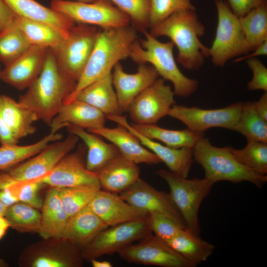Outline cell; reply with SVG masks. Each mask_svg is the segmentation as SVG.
Segmentation results:
<instances>
[{"label":"cell","instance_id":"1","mask_svg":"<svg viewBox=\"0 0 267 267\" xmlns=\"http://www.w3.org/2000/svg\"><path fill=\"white\" fill-rule=\"evenodd\" d=\"M137 31L132 26L102 29L81 76L64 104L74 100L85 88L111 73L120 61L129 57Z\"/></svg>","mask_w":267,"mask_h":267},{"label":"cell","instance_id":"2","mask_svg":"<svg viewBox=\"0 0 267 267\" xmlns=\"http://www.w3.org/2000/svg\"><path fill=\"white\" fill-rule=\"evenodd\" d=\"M195 10L177 12L150 27L149 32L156 38H169L178 48L177 62L188 70L199 69L205 58L209 57V48L199 39L204 34L205 27Z\"/></svg>","mask_w":267,"mask_h":267},{"label":"cell","instance_id":"3","mask_svg":"<svg viewBox=\"0 0 267 267\" xmlns=\"http://www.w3.org/2000/svg\"><path fill=\"white\" fill-rule=\"evenodd\" d=\"M76 84L77 82L60 73L54 53L48 48L40 74L19 97L18 102L36 112L40 120L50 126Z\"/></svg>","mask_w":267,"mask_h":267},{"label":"cell","instance_id":"4","mask_svg":"<svg viewBox=\"0 0 267 267\" xmlns=\"http://www.w3.org/2000/svg\"><path fill=\"white\" fill-rule=\"evenodd\" d=\"M142 32L145 38L134 42L129 57L138 64L150 63L159 76L172 82L175 95L186 98L193 94L198 81L186 77L178 68L173 54V43H163L146 30Z\"/></svg>","mask_w":267,"mask_h":267},{"label":"cell","instance_id":"5","mask_svg":"<svg viewBox=\"0 0 267 267\" xmlns=\"http://www.w3.org/2000/svg\"><path fill=\"white\" fill-rule=\"evenodd\" d=\"M193 155L194 160L203 167L204 178L214 183L224 180L248 181L261 188L267 181V175L257 174L239 162L233 155L231 146H215L204 136L193 147Z\"/></svg>","mask_w":267,"mask_h":267},{"label":"cell","instance_id":"6","mask_svg":"<svg viewBox=\"0 0 267 267\" xmlns=\"http://www.w3.org/2000/svg\"><path fill=\"white\" fill-rule=\"evenodd\" d=\"M156 174L167 183L169 194L187 227L199 235V208L215 183L205 178L189 179L164 169L158 170Z\"/></svg>","mask_w":267,"mask_h":267},{"label":"cell","instance_id":"7","mask_svg":"<svg viewBox=\"0 0 267 267\" xmlns=\"http://www.w3.org/2000/svg\"><path fill=\"white\" fill-rule=\"evenodd\" d=\"M218 23L216 36L209 56L217 67H223L230 59L252 51L242 29L239 18L231 10L226 2L215 0Z\"/></svg>","mask_w":267,"mask_h":267},{"label":"cell","instance_id":"8","mask_svg":"<svg viewBox=\"0 0 267 267\" xmlns=\"http://www.w3.org/2000/svg\"><path fill=\"white\" fill-rule=\"evenodd\" d=\"M99 32L96 26L80 23L75 25L60 46L52 50L62 74L78 81L92 52Z\"/></svg>","mask_w":267,"mask_h":267},{"label":"cell","instance_id":"9","mask_svg":"<svg viewBox=\"0 0 267 267\" xmlns=\"http://www.w3.org/2000/svg\"><path fill=\"white\" fill-rule=\"evenodd\" d=\"M82 250L63 238H48L27 246L18 262L23 267H81Z\"/></svg>","mask_w":267,"mask_h":267},{"label":"cell","instance_id":"10","mask_svg":"<svg viewBox=\"0 0 267 267\" xmlns=\"http://www.w3.org/2000/svg\"><path fill=\"white\" fill-rule=\"evenodd\" d=\"M51 8L72 19L75 22L101 29L130 25L129 17L113 6L110 0H95L92 2L52 0Z\"/></svg>","mask_w":267,"mask_h":267},{"label":"cell","instance_id":"11","mask_svg":"<svg viewBox=\"0 0 267 267\" xmlns=\"http://www.w3.org/2000/svg\"><path fill=\"white\" fill-rule=\"evenodd\" d=\"M152 233L146 218L109 226L82 249V257L84 260L90 261L104 255L118 253Z\"/></svg>","mask_w":267,"mask_h":267},{"label":"cell","instance_id":"12","mask_svg":"<svg viewBox=\"0 0 267 267\" xmlns=\"http://www.w3.org/2000/svg\"><path fill=\"white\" fill-rule=\"evenodd\" d=\"M175 93L163 78H158L139 93L128 109L135 124H155L166 116L175 104Z\"/></svg>","mask_w":267,"mask_h":267},{"label":"cell","instance_id":"13","mask_svg":"<svg viewBox=\"0 0 267 267\" xmlns=\"http://www.w3.org/2000/svg\"><path fill=\"white\" fill-rule=\"evenodd\" d=\"M242 102H236L218 109H204L198 107L174 105L168 116L178 120L187 128L204 133L212 128L234 130L237 123Z\"/></svg>","mask_w":267,"mask_h":267},{"label":"cell","instance_id":"14","mask_svg":"<svg viewBox=\"0 0 267 267\" xmlns=\"http://www.w3.org/2000/svg\"><path fill=\"white\" fill-rule=\"evenodd\" d=\"M118 254L122 259L130 263L162 267H194L152 233L126 247Z\"/></svg>","mask_w":267,"mask_h":267},{"label":"cell","instance_id":"15","mask_svg":"<svg viewBox=\"0 0 267 267\" xmlns=\"http://www.w3.org/2000/svg\"><path fill=\"white\" fill-rule=\"evenodd\" d=\"M79 138L70 134L64 140L49 143L35 156L10 169L8 174L16 180L39 179L49 173L66 155L72 152Z\"/></svg>","mask_w":267,"mask_h":267},{"label":"cell","instance_id":"16","mask_svg":"<svg viewBox=\"0 0 267 267\" xmlns=\"http://www.w3.org/2000/svg\"><path fill=\"white\" fill-rule=\"evenodd\" d=\"M119 195L128 203L147 214L165 215L187 227L169 194L157 190L140 178Z\"/></svg>","mask_w":267,"mask_h":267},{"label":"cell","instance_id":"17","mask_svg":"<svg viewBox=\"0 0 267 267\" xmlns=\"http://www.w3.org/2000/svg\"><path fill=\"white\" fill-rule=\"evenodd\" d=\"M84 149L81 146L76 151L69 153L49 173L36 180L58 188L87 184L100 186L98 174L88 170L86 167L83 158Z\"/></svg>","mask_w":267,"mask_h":267},{"label":"cell","instance_id":"18","mask_svg":"<svg viewBox=\"0 0 267 267\" xmlns=\"http://www.w3.org/2000/svg\"><path fill=\"white\" fill-rule=\"evenodd\" d=\"M134 74L124 71L120 62L113 68L112 83L121 112H128L133 100L158 78L159 74L152 65L138 64Z\"/></svg>","mask_w":267,"mask_h":267},{"label":"cell","instance_id":"19","mask_svg":"<svg viewBox=\"0 0 267 267\" xmlns=\"http://www.w3.org/2000/svg\"><path fill=\"white\" fill-rule=\"evenodd\" d=\"M106 119L122 125L135 135L141 143L155 154L169 171L187 178L194 161L193 148H173L147 138L136 132L122 115H107Z\"/></svg>","mask_w":267,"mask_h":267},{"label":"cell","instance_id":"20","mask_svg":"<svg viewBox=\"0 0 267 267\" xmlns=\"http://www.w3.org/2000/svg\"><path fill=\"white\" fill-rule=\"evenodd\" d=\"M48 49L32 45L21 55L5 66L2 69L1 80L18 89H27L40 74Z\"/></svg>","mask_w":267,"mask_h":267},{"label":"cell","instance_id":"21","mask_svg":"<svg viewBox=\"0 0 267 267\" xmlns=\"http://www.w3.org/2000/svg\"><path fill=\"white\" fill-rule=\"evenodd\" d=\"M88 206L108 227L144 219L148 214L128 203L119 194L101 188Z\"/></svg>","mask_w":267,"mask_h":267},{"label":"cell","instance_id":"22","mask_svg":"<svg viewBox=\"0 0 267 267\" xmlns=\"http://www.w3.org/2000/svg\"><path fill=\"white\" fill-rule=\"evenodd\" d=\"M106 116L91 105L75 99L64 104L50 125V132L57 133L70 124L89 131L105 126Z\"/></svg>","mask_w":267,"mask_h":267},{"label":"cell","instance_id":"23","mask_svg":"<svg viewBox=\"0 0 267 267\" xmlns=\"http://www.w3.org/2000/svg\"><path fill=\"white\" fill-rule=\"evenodd\" d=\"M104 137L114 144L121 153L136 164H158L161 160L141 143L138 138L124 126L118 124L113 128L105 126L88 131Z\"/></svg>","mask_w":267,"mask_h":267},{"label":"cell","instance_id":"24","mask_svg":"<svg viewBox=\"0 0 267 267\" xmlns=\"http://www.w3.org/2000/svg\"><path fill=\"white\" fill-rule=\"evenodd\" d=\"M15 15L42 22L59 32L65 39L75 26V21L68 16L35 0H3Z\"/></svg>","mask_w":267,"mask_h":267},{"label":"cell","instance_id":"25","mask_svg":"<svg viewBox=\"0 0 267 267\" xmlns=\"http://www.w3.org/2000/svg\"><path fill=\"white\" fill-rule=\"evenodd\" d=\"M137 164L122 154L98 173L102 189L120 193L133 185L140 177Z\"/></svg>","mask_w":267,"mask_h":267},{"label":"cell","instance_id":"26","mask_svg":"<svg viewBox=\"0 0 267 267\" xmlns=\"http://www.w3.org/2000/svg\"><path fill=\"white\" fill-rule=\"evenodd\" d=\"M66 127L70 134L81 138L87 146L88 150L85 165L87 169L92 172L98 174L121 154L114 144L105 142L96 134L70 124Z\"/></svg>","mask_w":267,"mask_h":267},{"label":"cell","instance_id":"27","mask_svg":"<svg viewBox=\"0 0 267 267\" xmlns=\"http://www.w3.org/2000/svg\"><path fill=\"white\" fill-rule=\"evenodd\" d=\"M108 227L88 205L69 217L62 238L83 249Z\"/></svg>","mask_w":267,"mask_h":267},{"label":"cell","instance_id":"28","mask_svg":"<svg viewBox=\"0 0 267 267\" xmlns=\"http://www.w3.org/2000/svg\"><path fill=\"white\" fill-rule=\"evenodd\" d=\"M0 111L6 125L18 140L35 133L34 123L40 120L38 114L5 95H0Z\"/></svg>","mask_w":267,"mask_h":267},{"label":"cell","instance_id":"29","mask_svg":"<svg viewBox=\"0 0 267 267\" xmlns=\"http://www.w3.org/2000/svg\"><path fill=\"white\" fill-rule=\"evenodd\" d=\"M111 73L85 88L75 99L91 105L105 116L122 115Z\"/></svg>","mask_w":267,"mask_h":267},{"label":"cell","instance_id":"30","mask_svg":"<svg viewBox=\"0 0 267 267\" xmlns=\"http://www.w3.org/2000/svg\"><path fill=\"white\" fill-rule=\"evenodd\" d=\"M39 231L43 239L62 238L69 218L62 206L58 188L51 187L42 207Z\"/></svg>","mask_w":267,"mask_h":267},{"label":"cell","instance_id":"31","mask_svg":"<svg viewBox=\"0 0 267 267\" xmlns=\"http://www.w3.org/2000/svg\"><path fill=\"white\" fill-rule=\"evenodd\" d=\"M165 243L194 267L206 261L215 250L214 245L202 239L187 227L181 229Z\"/></svg>","mask_w":267,"mask_h":267},{"label":"cell","instance_id":"32","mask_svg":"<svg viewBox=\"0 0 267 267\" xmlns=\"http://www.w3.org/2000/svg\"><path fill=\"white\" fill-rule=\"evenodd\" d=\"M131 126L138 133L153 140L163 142L173 148H193L197 141L204 136V133L196 132L188 128L181 130L164 129L154 124H135Z\"/></svg>","mask_w":267,"mask_h":267},{"label":"cell","instance_id":"33","mask_svg":"<svg viewBox=\"0 0 267 267\" xmlns=\"http://www.w3.org/2000/svg\"><path fill=\"white\" fill-rule=\"evenodd\" d=\"M14 24L21 30L31 45L56 50L65 38L56 29L45 23L15 15Z\"/></svg>","mask_w":267,"mask_h":267},{"label":"cell","instance_id":"34","mask_svg":"<svg viewBox=\"0 0 267 267\" xmlns=\"http://www.w3.org/2000/svg\"><path fill=\"white\" fill-rule=\"evenodd\" d=\"M62 135L50 132L39 141L27 145H1L0 147V170L18 165L35 156L49 143L61 139Z\"/></svg>","mask_w":267,"mask_h":267},{"label":"cell","instance_id":"35","mask_svg":"<svg viewBox=\"0 0 267 267\" xmlns=\"http://www.w3.org/2000/svg\"><path fill=\"white\" fill-rule=\"evenodd\" d=\"M247 141L267 143V121L257 112L255 101L242 102L240 115L234 130Z\"/></svg>","mask_w":267,"mask_h":267},{"label":"cell","instance_id":"36","mask_svg":"<svg viewBox=\"0 0 267 267\" xmlns=\"http://www.w3.org/2000/svg\"><path fill=\"white\" fill-rule=\"evenodd\" d=\"M239 18L245 38L252 50L267 41V3Z\"/></svg>","mask_w":267,"mask_h":267},{"label":"cell","instance_id":"37","mask_svg":"<svg viewBox=\"0 0 267 267\" xmlns=\"http://www.w3.org/2000/svg\"><path fill=\"white\" fill-rule=\"evenodd\" d=\"M4 217L9 227L21 232L39 233L41 214L37 209L18 202L7 208Z\"/></svg>","mask_w":267,"mask_h":267},{"label":"cell","instance_id":"38","mask_svg":"<svg viewBox=\"0 0 267 267\" xmlns=\"http://www.w3.org/2000/svg\"><path fill=\"white\" fill-rule=\"evenodd\" d=\"M21 30L13 23L0 32V62L9 64L31 46Z\"/></svg>","mask_w":267,"mask_h":267},{"label":"cell","instance_id":"39","mask_svg":"<svg viewBox=\"0 0 267 267\" xmlns=\"http://www.w3.org/2000/svg\"><path fill=\"white\" fill-rule=\"evenodd\" d=\"M231 151L235 159L251 171L262 175L267 174V143L247 141L241 149L231 146Z\"/></svg>","mask_w":267,"mask_h":267},{"label":"cell","instance_id":"40","mask_svg":"<svg viewBox=\"0 0 267 267\" xmlns=\"http://www.w3.org/2000/svg\"><path fill=\"white\" fill-rule=\"evenodd\" d=\"M100 189L99 185L92 184L58 188L62 206L68 216L70 217L88 206Z\"/></svg>","mask_w":267,"mask_h":267},{"label":"cell","instance_id":"41","mask_svg":"<svg viewBox=\"0 0 267 267\" xmlns=\"http://www.w3.org/2000/svg\"><path fill=\"white\" fill-rule=\"evenodd\" d=\"M130 18L132 26L142 32L150 27V0H110Z\"/></svg>","mask_w":267,"mask_h":267},{"label":"cell","instance_id":"42","mask_svg":"<svg viewBox=\"0 0 267 267\" xmlns=\"http://www.w3.org/2000/svg\"><path fill=\"white\" fill-rule=\"evenodd\" d=\"M150 27L177 12L187 9L195 10L190 0H150Z\"/></svg>","mask_w":267,"mask_h":267},{"label":"cell","instance_id":"43","mask_svg":"<svg viewBox=\"0 0 267 267\" xmlns=\"http://www.w3.org/2000/svg\"><path fill=\"white\" fill-rule=\"evenodd\" d=\"M44 184L39 181L15 180L6 188L19 202L27 204L37 209H41L43 201L38 195V191Z\"/></svg>","mask_w":267,"mask_h":267},{"label":"cell","instance_id":"44","mask_svg":"<svg viewBox=\"0 0 267 267\" xmlns=\"http://www.w3.org/2000/svg\"><path fill=\"white\" fill-rule=\"evenodd\" d=\"M146 220L154 235L165 242L173 238L183 227L172 219L159 214H148Z\"/></svg>","mask_w":267,"mask_h":267},{"label":"cell","instance_id":"45","mask_svg":"<svg viewBox=\"0 0 267 267\" xmlns=\"http://www.w3.org/2000/svg\"><path fill=\"white\" fill-rule=\"evenodd\" d=\"M248 66L253 74L252 79L247 84L249 90H262L267 91V68L258 59L250 58L246 60Z\"/></svg>","mask_w":267,"mask_h":267},{"label":"cell","instance_id":"46","mask_svg":"<svg viewBox=\"0 0 267 267\" xmlns=\"http://www.w3.org/2000/svg\"><path fill=\"white\" fill-rule=\"evenodd\" d=\"M232 12L238 18L253 9L267 3V0H227L226 2Z\"/></svg>","mask_w":267,"mask_h":267},{"label":"cell","instance_id":"47","mask_svg":"<svg viewBox=\"0 0 267 267\" xmlns=\"http://www.w3.org/2000/svg\"><path fill=\"white\" fill-rule=\"evenodd\" d=\"M15 15L3 0H0V32L14 23Z\"/></svg>","mask_w":267,"mask_h":267},{"label":"cell","instance_id":"48","mask_svg":"<svg viewBox=\"0 0 267 267\" xmlns=\"http://www.w3.org/2000/svg\"><path fill=\"white\" fill-rule=\"evenodd\" d=\"M19 142L4 121L0 111V143L1 145L16 144Z\"/></svg>","mask_w":267,"mask_h":267},{"label":"cell","instance_id":"49","mask_svg":"<svg viewBox=\"0 0 267 267\" xmlns=\"http://www.w3.org/2000/svg\"><path fill=\"white\" fill-rule=\"evenodd\" d=\"M254 51L250 54H246L240 57L236 58L234 60V62H239L243 60L255 58L254 57L267 55V41L263 42L255 49L253 50Z\"/></svg>","mask_w":267,"mask_h":267},{"label":"cell","instance_id":"50","mask_svg":"<svg viewBox=\"0 0 267 267\" xmlns=\"http://www.w3.org/2000/svg\"><path fill=\"white\" fill-rule=\"evenodd\" d=\"M255 106L258 113L267 121V92H265L259 100L255 101Z\"/></svg>","mask_w":267,"mask_h":267},{"label":"cell","instance_id":"51","mask_svg":"<svg viewBox=\"0 0 267 267\" xmlns=\"http://www.w3.org/2000/svg\"><path fill=\"white\" fill-rule=\"evenodd\" d=\"M0 202L8 208L19 201L12 195L7 188H5L0 189Z\"/></svg>","mask_w":267,"mask_h":267},{"label":"cell","instance_id":"52","mask_svg":"<svg viewBox=\"0 0 267 267\" xmlns=\"http://www.w3.org/2000/svg\"><path fill=\"white\" fill-rule=\"evenodd\" d=\"M93 267H112V264L107 261H99L97 259H92L90 261Z\"/></svg>","mask_w":267,"mask_h":267},{"label":"cell","instance_id":"53","mask_svg":"<svg viewBox=\"0 0 267 267\" xmlns=\"http://www.w3.org/2000/svg\"><path fill=\"white\" fill-rule=\"evenodd\" d=\"M0 227H5L8 228L9 223L4 216H0Z\"/></svg>","mask_w":267,"mask_h":267},{"label":"cell","instance_id":"54","mask_svg":"<svg viewBox=\"0 0 267 267\" xmlns=\"http://www.w3.org/2000/svg\"><path fill=\"white\" fill-rule=\"evenodd\" d=\"M7 207L0 202V216H4Z\"/></svg>","mask_w":267,"mask_h":267},{"label":"cell","instance_id":"55","mask_svg":"<svg viewBox=\"0 0 267 267\" xmlns=\"http://www.w3.org/2000/svg\"><path fill=\"white\" fill-rule=\"evenodd\" d=\"M8 228L0 227V239L4 236Z\"/></svg>","mask_w":267,"mask_h":267},{"label":"cell","instance_id":"56","mask_svg":"<svg viewBox=\"0 0 267 267\" xmlns=\"http://www.w3.org/2000/svg\"><path fill=\"white\" fill-rule=\"evenodd\" d=\"M8 267L6 262L1 258H0V267Z\"/></svg>","mask_w":267,"mask_h":267},{"label":"cell","instance_id":"57","mask_svg":"<svg viewBox=\"0 0 267 267\" xmlns=\"http://www.w3.org/2000/svg\"><path fill=\"white\" fill-rule=\"evenodd\" d=\"M76 1L82 2H92L95 0H75Z\"/></svg>","mask_w":267,"mask_h":267},{"label":"cell","instance_id":"58","mask_svg":"<svg viewBox=\"0 0 267 267\" xmlns=\"http://www.w3.org/2000/svg\"><path fill=\"white\" fill-rule=\"evenodd\" d=\"M1 72H2V69L1 68L0 64V80H1Z\"/></svg>","mask_w":267,"mask_h":267}]
</instances>
